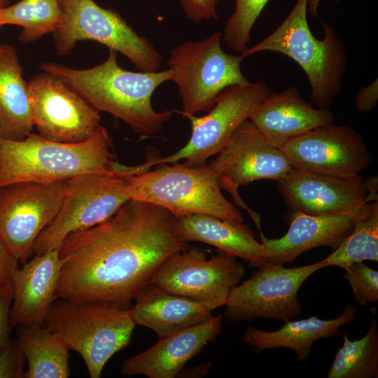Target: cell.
<instances>
[{
    "label": "cell",
    "mask_w": 378,
    "mask_h": 378,
    "mask_svg": "<svg viewBox=\"0 0 378 378\" xmlns=\"http://www.w3.org/2000/svg\"><path fill=\"white\" fill-rule=\"evenodd\" d=\"M188 244L169 211L130 198L105 221L64 239L56 298L127 308L165 260Z\"/></svg>",
    "instance_id": "6da1fadb"
},
{
    "label": "cell",
    "mask_w": 378,
    "mask_h": 378,
    "mask_svg": "<svg viewBox=\"0 0 378 378\" xmlns=\"http://www.w3.org/2000/svg\"><path fill=\"white\" fill-rule=\"evenodd\" d=\"M39 68L60 78L98 111L120 119L141 135L159 133L172 118V111H156L151 103L153 92L172 80L170 69L127 71L118 65L117 52L111 49L104 62L92 68L77 69L55 62L41 63Z\"/></svg>",
    "instance_id": "7a4b0ae2"
},
{
    "label": "cell",
    "mask_w": 378,
    "mask_h": 378,
    "mask_svg": "<svg viewBox=\"0 0 378 378\" xmlns=\"http://www.w3.org/2000/svg\"><path fill=\"white\" fill-rule=\"evenodd\" d=\"M112 138L102 125L78 143L50 140L33 132L22 140L0 139V188L18 182L51 183L90 174L136 172L114 161Z\"/></svg>",
    "instance_id": "3957f363"
},
{
    "label": "cell",
    "mask_w": 378,
    "mask_h": 378,
    "mask_svg": "<svg viewBox=\"0 0 378 378\" xmlns=\"http://www.w3.org/2000/svg\"><path fill=\"white\" fill-rule=\"evenodd\" d=\"M308 0H297L282 23L241 54L246 58L263 51L281 53L300 65L311 86V104L328 108L342 88L347 65L343 42L335 29L323 22V38H316L307 22Z\"/></svg>",
    "instance_id": "277c9868"
},
{
    "label": "cell",
    "mask_w": 378,
    "mask_h": 378,
    "mask_svg": "<svg viewBox=\"0 0 378 378\" xmlns=\"http://www.w3.org/2000/svg\"><path fill=\"white\" fill-rule=\"evenodd\" d=\"M172 164L160 163L153 170L127 175L130 197L160 206L176 218L203 214L244 223L241 212L223 195L209 163L197 167Z\"/></svg>",
    "instance_id": "5b68a950"
},
{
    "label": "cell",
    "mask_w": 378,
    "mask_h": 378,
    "mask_svg": "<svg viewBox=\"0 0 378 378\" xmlns=\"http://www.w3.org/2000/svg\"><path fill=\"white\" fill-rule=\"evenodd\" d=\"M44 326L82 357L91 378H99L108 360L128 346L136 324L126 307L60 299Z\"/></svg>",
    "instance_id": "8992f818"
},
{
    "label": "cell",
    "mask_w": 378,
    "mask_h": 378,
    "mask_svg": "<svg viewBox=\"0 0 378 378\" xmlns=\"http://www.w3.org/2000/svg\"><path fill=\"white\" fill-rule=\"evenodd\" d=\"M222 33L216 31L197 41L183 42L170 50L167 64L181 99L182 116L209 111L226 88L249 81L241 70L242 55L225 52Z\"/></svg>",
    "instance_id": "52a82bcc"
},
{
    "label": "cell",
    "mask_w": 378,
    "mask_h": 378,
    "mask_svg": "<svg viewBox=\"0 0 378 378\" xmlns=\"http://www.w3.org/2000/svg\"><path fill=\"white\" fill-rule=\"evenodd\" d=\"M62 22L53 33L57 53L71 54L79 41L92 40L125 55L141 71H159L162 54L120 13L94 0H59Z\"/></svg>",
    "instance_id": "ba28073f"
},
{
    "label": "cell",
    "mask_w": 378,
    "mask_h": 378,
    "mask_svg": "<svg viewBox=\"0 0 378 378\" xmlns=\"http://www.w3.org/2000/svg\"><path fill=\"white\" fill-rule=\"evenodd\" d=\"M126 176L90 174L67 179L59 211L35 239L31 255L58 248L69 234L99 224L116 213L130 198Z\"/></svg>",
    "instance_id": "9c48e42d"
},
{
    "label": "cell",
    "mask_w": 378,
    "mask_h": 378,
    "mask_svg": "<svg viewBox=\"0 0 378 378\" xmlns=\"http://www.w3.org/2000/svg\"><path fill=\"white\" fill-rule=\"evenodd\" d=\"M326 267L323 260L293 268L268 264L234 287L225 306L223 317L230 322L258 318L289 321L302 312L298 293L303 283Z\"/></svg>",
    "instance_id": "30bf717a"
},
{
    "label": "cell",
    "mask_w": 378,
    "mask_h": 378,
    "mask_svg": "<svg viewBox=\"0 0 378 378\" xmlns=\"http://www.w3.org/2000/svg\"><path fill=\"white\" fill-rule=\"evenodd\" d=\"M245 272L244 266L229 253L220 250L209 258L204 251L188 247L168 257L150 283L213 311L225 306L230 290Z\"/></svg>",
    "instance_id": "8fae6325"
},
{
    "label": "cell",
    "mask_w": 378,
    "mask_h": 378,
    "mask_svg": "<svg viewBox=\"0 0 378 378\" xmlns=\"http://www.w3.org/2000/svg\"><path fill=\"white\" fill-rule=\"evenodd\" d=\"M272 90L264 82H248L226 88L218 97L206 115H186L190 120L191 136L179 150L167 156L145 162L150 168L160 163L185 160L183 165L197 167L217 155L238 127L248 119L260 103Z\"/></svg>",
    "instance_id": "7c38bea8"
},
{
    "label": "cell",
    "mask_w": 378,
    "mask_h": 378,
    "mask_svg": "<svg viewBox=\"0 0 378 378\" xmlns=\"http://www.w3.org/2000/svg\"><path fill=\"white\" fill-rule=\"evenodd\" d=\"M209 164L218 176L221 189L231 195L235 204L248 213L258 230H261L260 216L247 206L238 188L257 180L277 181L284 176L293 167L282 150L270 144L247 119Z\"/></svg>",
    "instance_id": "4fadbf2b"
},
{
    "label": "cell",
    "mask_w": 378,
    "mask_h": 378,
    "mask_svg": "<svg viewBox=\"0 0 378 378\" xmlns=\"http://www.w3.org/2000/svg\"><path fill=\"white\" fill-rule=\"evenodd\" d=\"M66 181L18 182L0 188V239L22 264L61 206Z\"/></svg>",
    "instance_id": "5bb4252c"
},
{
    "label": "cell",
    "mask_w": 378,
    "mask_h": 378,
    "mask_svg": "<svg viewBox=\"0 0 378 378\" xmlns=\"http://www.w3.org/2000/svg\"><path fill=\"white\" fill-rule=\"evenodd\" d=\"M28 83L33 123L41 136L78 143L101 126L100 112L58 77L43 71Z\"/></svg>",
    "instance_id": "9a60e30c"
},
{
    "label": "cell",
    "mask_w": 378,
    "mask_h": 378,
    "mask_svg": "<svg viewBox=\"0 0 378 378\" xmlns=\"http://www.w3.org/2000/svg\"><path fill=\"white\" fill-rule=\"evenodd\" d=\"M279 148L293 169L338 176L358 175L372 160L357 131L332 123L314 128Z\"/></svg>",
    "instance_id": "2e32d148"
},
{
    "label": "cell",
    "mask_w": 378,
    "mask_h": 378,
    "mask_svg": "<svg viewBox=\"0 0 378 378\" xmlns=\"http://www.w3.org/2000/svg\"><path fill=\"white\" fill-rule=\"evenodd\" d=\"M276 181L286 204L293 212L334 214L367 203L366 181L359 174L338 176L293 168Z\"/></svg>",
    "instance_id": "e0dca14e"
},
{
    "label": "cell",
    "mask_w": 378,
    "mask_h": 378,
    "mask_svg": "<svg viewBox=\"0 0 378 378\" xmlns=\"http://www.w3.org/2000/svg\"><path fill=\"white\" fill-rule=\"evenodd\" d=\"M365 204L334 214L293 212L287 232L280 238L269 239L262 231L259 232L268 263H292L301 254L316 247L336 248L352 231Z\"/></svg>",
    "instance_id": "ac0fdd59"
},
{
    "label": "cell",
    "mask_w": 378,
    "mask_h": 378,
    "mask_svg": "<svg viewBox=\"0 0 378 378\" xmlns=\"http://www.w3.org/2000/svg\"><path fill=\"white\" fill-rule=\"evenodd\" d=\"M222 330V315L201 324L160 338L146 351L127 359L120 372L125 377L144 375L148 378H174L184 365L197 356Z\"/></svg>",
    "instance_id": "d6986e66"
},
{
    "label": "cell",
    "mask_w": 378,
    "mask_h": 378,
    "mask_svg": "<svg viewBox=\"0 0 378 378\" xmlns=\"http://www.w3.org/2000/svg\"><path fill=\"white\" fill-rule=\"evenodd\" d=\"M62 265L58 248L34 255L15 270L12 283V326L24 328L44 325L56 298Z\"/></svg>",
    "instance_id": "ffe728a7"
},
{
    "label": "cell",
    "mask_w": 378,
    "mask_h": 378,
    "mask_svg": "<svg viewBox=\"0 0 378 378\" xmlns=\"http://www.w3.org/2000/svg\"><path fill=\"white\" fill-rule=\"evenodd\" d=\"M328 108H315L295 87L271 92L249 117L265 139L280 148L287 141L320 126L332 123Z\"/></svg>",
    "instance_id": "44dd1931"
},
{
    "label": "cell",
    "mask_w": 378,
    "mask_h": 378,
    "mask_svg": "<svg viewBox=\"0 0 378 378\" xmlns=\"http://www.w3.org/2000/svg\"><path fill=\"white\" fill-rule=\"evenodd\" d=\"M129 309L136 325L153 330L162 338L211 319L212 311L190 298L169 292L153 283L137 294Z\"/></svg>",
    "instance_id": "7402d4cb"
},
{
    "label": "cell",
    "mask_w": 378,
    "mask_h": 378,
    "mask_svg": "<svg viewBox=\"0 0 378 378\" xmlns=\"http://www.w3.org/2000/svg\"><path fill=\"white\" fill-rule=\"evenodd\" d=\"M356 314V307L346 304L342 314L335 318L323 320L312 316L298 321L289 320L274 331L248 327L241 340L253 347L255 353L274 348H286L294 351L298 361H304L309 358L316 340L342 335L340 327L354 321Z\"/></svg>",
    "instance_id": "603a6c76"
},
{
    "label": "cell",
    "mask_w": 378,
    "mask_h": 378,
    "mask_svg": "<svg viewBox=\"0 0 378 378\" xmlns=\"http://www.w3.org/2000/svg\"><path fill=\"white\" fill-rule=\"evenodd\" d=\"M179 229L188 241H200L248 262L255 268L268 265L264 245L244 223L230 222L203 214H193L177 218Z\"/></svg>",
    "instance_id": "cb8c5ba5"
},
{
    "label": "cell",
    "mask_w": 378,
    "mask_h": 378,
    "mask_svg": "<svg viewBox=\"0 0 378 378\" xmlns=\"http://www.w3.org/2000/svg\"><path fill=\"white\" fill-rule=\"evenodd\" d=\"M34 127L29 83L15 49L0 43V130L2 139L22 140Z\"/></svg>",
    "instance_id": "d4e9b609"
},
{
    "label": "cell",
    "mask_w": 378,
    "mask_h": 378,
    "mask_svg": "<svg viewBox=\"0 0 378 378\" xmlns=\"http://www.w3.org/2000/svg\"><path fill=\"white\" fill-rule=\"evenodd\" d=\"M18 342L27 370L23 378H67L70 376L69 349L44 325L20 328Z\"/></svg>",
    "instance_id": "484cf974"
},
{
    "label": "cell",
    "mask_w": 378,
    "mask_h": 378,
    "mask_svg": "<svg viewBox=\"0 0 378 378\" xmlns=\"http://www.w3.org/2000/svg\"><path fill=\"white\" fill-rule=\"evenodd\" d=\"M59 0H20L0 8V24L22 27L19 40L22 43L34 42L54 33L62 22Z\"/></svg>",
    "instance_id": "4316f807"
},
{
    "label": "cell",
    "mask_w": 378,
    "mask_h": 378,
    "mask_svg": "<svg viewBox=\"0 0 378 378\" xmlns=\"http://www.w3.org/2000/svg\"><path fill=\"white\" fill-rule=\"evenodd\" d=\"M328 377H378V326L374 318L360 339L351 340L346 334L343 335V344L335 354Z\"/></svg>",
    "instance_id": "83f0119b"
},
{
    "label": "cell",
    "mask_w": 378,
    "mask_h": 378,
    "mask_svg": "<svg viewBox=\"0 0 378 378\" xmlns=\"http://www.w3.org/2000/svg\"><path fill=\"white\" fill-rule=\"evenodd\" d=\"M326 267L345 268L364 260L378 261V202L365 203L350 234L323 259Z\"/></svg>",
    "instance_id": "f1b7e54d"
},
{
    "label": "cell",
    "mask_w": 378,
    "mask_h": 378,
    "mask_svg": "<svg viewBox=\"0 0 378 378\" xmlns=\"http://www.w3.org/2000/svg\"><path fill=\"white\" fill-rule=\"evenodd\" d=\"M270 0H236L234 10L225 22L222 34L225 45L241 53L251 38L252 28Z\"/></svg>",
    "instance_id": "f546056e"
},
{
    "label": "cell",
    "mask_w": 378,
    "mask_h": 378,
    "mask_svg": "<svg viewBox=\"0 0 378 378\" xmlns=\"http://www.w3.org/2000/svg\"><path fill=\"white\" fill-rule=\"evenodd\" d=\"M355 301L361 305L378 302V272L363 263L354 262L344 268Z\"/></svg>",
    "instance_id": "4dcf8cb0"
},
{
    "label": "cell",
    "mask_w": 378,
    "mask_h": 378,
    "mask_svg": "<svg viewBox=\"0 0 378 378\" xmlns=\"http://www.w3.org/2000/svg\"><path fill=\"white\" fill-rule=\"evenodd\" d=\"M25 363L18 341L10 338L0 349V378H23Z\"/></svg>",
    "instance_id": "1f68e13d"
},
{
    "label": "cell",
    "mask_w": 378,
    "mask_h": 378,
    "mask_svg": "<svg viewBox=\"0 0 378 378\" xmlns=\"http://www.w3.org/2000/svg\"><path fill=\"white\" fill-rule=\"evenodd\" d=\"M187 18L194 23L218 19L217 7L223 0H178Z\"/></svg>",
    "instance_id": "d6a6232c"
},
{
    "label": "cell",
    "mask_w": 378,
    "mask_h": 378,
    "mask_svg": "<svg viewBox=\"0 0 378 378\" xmlns=\"http://www.w3.org/2000/svg\"><path fill=\"white\" fill-rule=\"evenodd\" d=\"M13 297V286L10 281L0 288V349L10 340Z\"/></svg>",
    "instance_id": "836d02e7"
},
{
    "label": "cell",
    "mask_w": 378,
    "mask_h": 378,
    "mask_svg": "<svg viewBox=\"0 0 378 378\" xmlns=\"http://www.w3.org/2000/svg\"><path fill=\"white\" fill-rule=\"evenodd\" d=\"M377 100L378 82L376 78L370 85L360 89L356 97L355 106L358 112L368 113L376 106Z\"/></svg>",
    "instance_id": "e575fe53"
},
{
    "label": "cell",
    "mask_w": 378,
    "mask_h": 378,
    "mask_svg": "<svg viewBox=\"0 0 378 378\" xmlns=\"http://www.w3.org/2000/svg\"><path fill=\"white\" fill-rule=\"evenodd\" d=\"M19 261L10 253L0 239V288L12 281Z\"/></svg>",
    "instance_id": "d590c367"
},
{
    "label": "cell",
    "mask_w": 378,
    "mask_h": 378,
    "mask_svg": "<svg viewBox=\"0 0 378 378\" xmlns=\"http://www.w3.org/2000/svg\"><path fill=\"white\" fill-rule=\"evenodd\" d=\"M321 0H308L307 8L311 15L316 18H318V6ZM340 0H335L338 2Z\"/></svg>",
    "instance_id": "8d00e7d4"
},
{
    "label": "cell",
    "mask_w": 378,
    "mask_h": 378,
    "mask_svg": "<svg viewBox=\"0 0 378 378\" xmlns=\"http://www.w3.org/2000/svg\"><path fill=\"white\" fill-rule=\"evenodd\" d=\"M9 1L10 0H0V8L5 7Z\"/></svg>",
    "instance_id": "74e56055"
},
{
    "label": "cell",
    "mask_w": 378,
    "mask_h": 378,
    "mask_svg": "<svg viewBox=\"0 0 378 378\" xmlns=\"http://www.w3.org/2000/svg\"><path fill=\"white\" fill-rule=\"evenodd\" d=\"M1 138V130H0V139Z\"/></svg>",
    "instance_id": "f35d334b"
},
{
    "label": "cell",
    "mask_w": 378,
    "mask_h": 378,
    "mask_svg": "<svg viewBox=\"0 0 378 378\" xmlns=\"http://www.w3.org/2000/svg\"><path fill=\"white\" fill-rule=\"evenodd\" d=\"M1 26H2V25L0 24V28H1Z\"/></svg>",
    "instance_id": "ab89813d"
}]
</instances>
